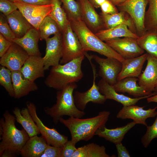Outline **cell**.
<instances>
[{
    "mask_svg": "<svg viewBox=\"0 0 157 157\" xmlns=\"http://www.w3.org/2000/svg\"><path fill=\"white\" fill-rule=\"evenodd\" d=\"M0 121V157H13L20 154L29 137L23 128L16 126L14 116L6 110Z\"/></svg>",
    "mask_w": 157,
    "mask_h": 157,
    "instance_id": "cell-1",
    "label": "cell"
},
{
    "mask_svg": "<svg viewBox=\"0 0 157 157\" xmlns=\"http://www.w3.org/2000/svg\"><path fill=\"white\" fill-rule=\"evenodd\" d=\"M110 114L109 111H104L91 118L82 119L71 117L64 119L62 117L59 122L69 129L71 140L76 143L81 140L87 141L92 138L98 129L105 126Z\"/></svg>",
    "mask_w": 157,
    "mask_h": 157,
    "instance_id": "cell-2",
    "label": "cell"
},
{
    "mask_svg": "<svg viewBox=\"0 0 157 157\" xmlns=\"http://www.w3.org/2000/svg\"><path fill=\"white\" fill-rule=\"evenodd\" d=\"M84 56L52 67L45 81L46 85L59 90L70 83L79 81L83 76L81 66Z\"/></svg>",
    "mask_w": 157,
    "mask_h": 157,
    "instance_id": "cell-3",
    "label": "cell"
},
{
    "mask_svg": "<svg viewBox=\"0 0 157 157\" xmlns=\"http://www.w3.org/2000/svg\"><path fill=\"white\" fill-rule=\"evenodd\" d=\"M77 87L76 83H73L58 90L56 103L51 107L44 108L45 113L52 118L54 124H57L64 115L81 118L85 114L83 111L77 108L75 103L73 93Z\"/></svg>",
    "mask_w": 157,
    "mask_h": 157,
    "instance_id": "cell-4",
    "label": "cell"
},
{
    "mask_svg": "<svg viewBox=\"0 0 157 157\" xmlns=\"http://www.w3.org/2000/svg\"><path fill=\"white\" fill-rule=\"evenodd\" d=\"M70 22L85 52H95L107 57L117 59L122 63L124 60L119 53L97 36L83 21Z\"/></svg>",
    "mask_w": 157,
    "mask_h": 157,
    "instance_id": "cell-5",
    "label": "cell"
},
{
    "mask_svg": "<svg viewBox=\"0 0 157 157\" xmlns=\"http://www.w3.org/2000/svg\"><path fill=\"white\" fill-rule=\"evenodd\" d=\"M61 33L63 56L60 64H65L73 59L85 56L87 53L83 50L70 22Z\"/></svg>",
    "mask_w": 157,
    "mask_h": 157,
    "instance_id": "cell-6",
    "label": "cell"
},
{
    "mask_svg": "<svg viewBox=\"0 0 157 157\" xmlns=\"http://www.w3.org/2000/svg\"><path fill=\"white\" fill-rule=\"evenodd\" d=\"M147 5L146 0H126L117 6L119 11L125 12L130 16L135 25L137 34L139 36L146 31L144 20Z\"/></svg>",
    "mask_w": 157,
    "mask_h": 157,
    "instance_id": "cell-7",
    "label": "cell"
},
{
    "mask_svg": "<svg viewBox=\"0 0 157 157\" xmlns=\"http://www.w3.org/2000/svg\"><path fill=\"white\" fill-rule=\"evenodd\" d=\"M26 106L41 136L45 139L47 144L56 147H62L68 140L67 137L60 134L55 129L50 128L45 126L38 116L36 107L33 103L27 101Z\"/></svg>",
    "mask_w": 157,
    "mask_h": 157,
    "instance_id": "cell-8",
    "label": "cell"
},
{
    "mask_svg": "<svg viewBox=\"0 0 157 157\" xmlns=\"http://www.w3.org/2000/svg\"><path fill=\"white\" fill-rule=\"evenodd\" d=\"M104 42L124 59L139 56L144 52L138 44L137 39L134 38H116Z\"/></svg>",
    "mask_w": 157,
    "mask_h": 157,
    "instance_id": "cell-9",
    "label": "cell"
},
{
    "mask_svg": "<svg viewBox=\"0 0 157 157\" xmlns=\"http://www.w3.org/2000/svg\"><path fill=\"white\" fill-rule=\"evenodd\" d=\"M99 65L98 75L109 84L113 85L117 81V78L121 72L122 63L117 59L107 57L104 58L95 55H90Z\"/></svg>",
    "mask_w": 157,
    "mask_h": 157,
    "instance_id": "cell-10",
    "label": "cell"
},
{
    "mask_svg": "<svg viewBox=\"0 0 157 157\" xmlns=\"http://www.w3.org/2000/svg\"><path fill=\"white\" fill-rule=\"evenodd\" d=\"M89 61L91 65L93 72V84L88 90L85 92H74L73 94L75 105L79 110L84 111L87 104L90 102L94 103L103 104L107 99L104 95L99 91L98 87L96 84V70L91 60Z\"/></svg>",
    "mask_w": 157,
    "mask_h": 157,
    "instance_id": "cell-11",
    "label": "cell"
},
{
    "mask_svg": "<svg viewBox=\"0 0 157 157\" xmlns=\"http://www.w3.org/2000/svg\"><path fill=\"white\" fill-rule=\"evenodd\" d=\"M14 2L26 19L34 28L38 30L44 18L50 13L51 4L35 5L26 3L18 1Z\"/></svg>",
    "mask_w": 157,
    "mask_h": 157,
    "instance_id": "cell-12",
    "label": "cell"
},
{
    "mask_svg": "<svg viewBox=\"0 0 157 157\" xmlns=\"http://www.w3.org/2000/svg\"><path fill=\"white\" fill-rule=\"evenodd\" d=\"M29 56L23 48L13 42L8 50L1 57L0 64L11 72L19 71Z\"/></svg>",
    "mask_w": 157,
    "mask_h": 157,
    "instance_id": "cell-13",
    "label": "cell"
},
{
    "mask_svg": "<svg viewBox=\"0 0 157 157\" xmlns=\"http://www.w3.org/2000/svg\"><path fill=\"white\" fill-rule=\"evenodd\" d=\"M46 42L45 53L42 59L45 70L49 69L60 64L63 56L62 33L54 35L45 40Z\"/></svg>",
    "mask_w": 157,
    "mask_h": 157,
    "instance_id": "cell-14",
    "label": "cell"
},
{
    "mask_svg": "<svg viewBox=\"0 0 157 157\" xmlns=\"http://www.w3.org/2000/svg\"><path fill=\"white\" fill-rule=\"evenodd\" d=\"M144 106L140 107L135 105L123 106L116 115L117 118L122 119H131L136 124L147 126L146 122L149 118L156 116L157 106L147 110L143 109Z\"/></svg>",
    "mask_w": 157,
    "mask_h": 157,
    "instance_id": "cell-15",
    "label": "cell"
},
{
    "mask_svg": "<svg viewBox=\"0 0 157 157\" xmlns=\"http://www.w3.org/2000/svg\"><path fill=\"white\" fill-rule=\"evenodd\" d=\"M80 6L81 20L94 33L104 29L103 22L100 15L89 0H77Z\"/></svg>",
    "mask_w": 157,
    "mask_h": 157,
    "instance_id": "cell-16",
    "label": "cell"
},
{
    "mask_svg": "<svg viewBox=\"0 0 157 157\" xmlns=\"http://www.w3.org/2000/svg\"><path fill=\"white\" fill-rule=\"evenodd\" d=\"M146 67L138 76V85L152 96L157 85V58L148 54Z\"/></svg>",
    "mask_w": 157,
    "mask_h": 157,
    "instance_id": "cell-17",
    "label": "cell"
},
{
    "mask_svg": "<svg viewBox=\"0 0 157 157\" xmlns=\"http://www.w3.org/2000/svg\"><path fill=\"white\" fill-rule=\"evenodd\" d=\"M98 86L100 92L107 99L115 100L122 104L123 106L135 105L140 100L151 96V95L132 98L116 92L113 85L101 78L99 82Z\"/></svg>",
    "mask_w": 157,
    "mask_h": 157,
    "instance_id": "cell-18",
    "label": "cell"
},
{
    "mask_svg": "<svg viewBox=\"0 0 157 157\" xmlns=\"http://www.w3.org/2000/svg\"><path fill=\"white\" fill-rule=\"evenodd\" d=\"M148 54L147 53H144L135 58L124 59L122 62V69L118 76L117 81L129 77H138L147 60Z\"/></svg>",
    "mask_w": 157,
    "mask_h": 157,
    "instance_id": "cell-19",
    "label": "cell"
},
{
    "mask_svg": "<svg viewBox=\"0 0 157 157\" xmlns=\"http://www.w3.org/2000/svg\"><path fill=\"white\" fill-rule=\"evenodd\" d=\"M44 65L42 58L29 56L20 70L24 76L33 81L44 76Z\"/></svg>",
    "mask_w": 157,
    "mask_h": 157,
    "instance_id": "cell-20",
    "label": "cell"
},
{
    "mask_svg": "<svg viewBox=\"0 0 157 157\" xmlns=\"http://www.w3.org/2000/svg\"><path fill=\"white\" fill-rule=\"evenodd\" d=\"M40 38L38 30L33 27L23 36L15 38L13 42L21 47L29 56H41L38 46Z\"/></svg>",
    "mask_w": 157,
    "mask_h": 157,
    "instance_id": "cell-21",
    "label": "cell"
},
{
    "mask_svg": "<svg viewBox=\"0 0 157 157\" xmlns=\"http://www.w3.org/2000/svg\"><path fill=\"white\" fill-rule=\"evenodd\" d=\"M11 76L15 98H20L38 89L34 81L25 78L20 71L11 72Z\"/></svg>",
    "mask_w": 157,
    "mask_h": 157,
    "instance_id": "cell-22",
    "label": "cell"
},
{
    "mask_svg": "<svg viewBox=\"0 0 157 157\" xmlns=\"http://www.w3.org/2000/svg\"><path fill=\"white\" fill-rule=\"evenodd\" d=\"M138 78L135 77H129L117 81L113 85L117 92L126 93L135 97L151 95L143 87L137 83Z\"/></svg>",
    "mask_w": 157,
    "mask_h": 157,
    "instance_id": "cell-23",
    "label": "cell"
},
{
    "mask_svg": "<svg viewBox=\"0 0 157 157\" xmlns=\"http://www.w3.org/2000/svg\"><path fill=\"white\" fill-rule=\"evenodd\" d=\"M102 19L104 29H108L118 25L124 24L133 32L137 34L136 29L134 23L130 16L123 11L114 14H105L100 13Z\"/></svg>",
    "mask_w": 157,
    "mask_h": 157,
    "instance_id": "cell-24",
    "label": "cell"
},
{
    "mask_svg": "<svg viewBox=\"0 0 157 157\" xmlns=\"http://www.w3.org/2000/svg\"><path fill=\"white\" fill-rule=\"evenodd\" d=\"M136 124L133 121L124 126L114 129H108L104 126L98 129L95 135L103 138L115 144L122 142L126 134Z\"/></svg>",
    "mask_w": 157,
    "mask_h": 157,
    "instance_id": "cell-25",
    "label": "cell"
},
{
    "mask_svg": "<svg viewBox=\"0 0 157 157\" xmlns=\"http://www.w3.org/2000/svg\"><path fill=\"white\" fill-rule=\"evenodd\" d=\"M6 17L16 38L22 37L33 27L18 9Z\"/></svg>",
    "mask_w": 157,
    "mask_h": 157,
    "instance_id": "cell-26",
    "label": "cell"
},
{
    "mask_svg": "<svg viewBox=\"0 0 157 157\" xmlns=\"http://www.w3.org/2000/svg\"><path fill=\"white\" fill-rule=\"evenodd\" d=\"M13 112L16 121L21 125L29 137L40 134L38 127L27 107L21 110L18 107H15Z\"/></svg>",
    "mask_w": 157,
    "mask_h": 157,
    "instance_id": "cell-27",
    "label": "cell"
},
{
    "mask_svg": "<svg viewBox=\"0 0 157 157\" xmlns=\"http://www.w3.org/2000/svg\"><path fill=\"white\" fill-rule=\"evenodd\" d=\"M47 144L42 136L35 135L29 137L22 148L20 154L23 157H40Z\"/></svg>",
    "mask_w": 157,
    "mask_h": 157,
    "instance_id": "cell-28",
    "label": "cell"
},
{
    "mask_svg": "<svg viewBox=\"0 0 157 157\" xmlns=\"http://www.w3.org/2000/svg\"><path fill=\"white\" fill-rule=\"evenodd\" d=\"M95 34L103 41L116 38L129 37L137 39L139 37L124 24H120L109 29H103Z\"/></svg>",
    "mask_w": 157,
    "mask_h": 157,
    "instance_id": "cell-29",
    "label": "cell"
},
{
    "mask_svg": "<svg viewBox=\"0 0 157 157\" xmlns=\"http://www.w3.org/2000/svg\"><path fill=\"white\" fill-rule=\"evenodd\" d=\"M137 41L139 46L147 53L157 58V30L146 31Z\"/></svg>",
    "mask_w": 157,
    "mask_h": 157,
    "instance_id": "cell-30",
    "label": "cell"
},
{
    "mask_svg": "<svg viewBox=\"0 0 157 157\" xmlns=\"http://www.w3.org/2000/svg\"><path fill=\"white\" fill-rule=\"evenodd\" d=\"M104 146L94 143L87 144L77 148L72 157H110Z\"/></svg>",
    "mask_w": 157,
    "mask_h": 157,
    "instance_id": "cell-31",
    "label": "cell"
},
{
    "mask_svg": "<svg viewBox=\"0 0 157 157\" xmlns=\"http://www.w3.org/2000/svg\"><path fill=\"white\" fill-rule=\"evenodd\" d=\"M59 0H51V12L49 15L57 23L62 33L70 23Z\"/></svg>",
    "mask_w": 157,
    "mask_h": 157,
    "instance_id": "cell-32",
    "label": "cell"
},
{
    "mask_svg": "<svg viewBox=\"0 0 157 157\" xmlns=\"http://www.w3.org/2000/svg\"><path fill=\"white\" fill-rule=\"evenodd\" d=\"M40 40H45L52 35L61 33L56 22L49 15L46 16L41 23L38 29Z\"/></svg>",
    "mask_w": 157,
    "mask_h": 157,
    "instance_id": "cell-33",
    "label": "cell"
},
{
    "mask_svg": "<svg viewBox=\"0 0 157 157\" xmlns=\"http://www.w3.org/2000/svg\"><path fill=\"white\" fill-rule=\"evenodd\" d=\"M63 3L62 7L65 12L69 21L82 20L80 5L74 0H59Z\"/></svg>",
    "mask_w": 157,
    "mask_h": 157,
    "instance_id": "cell-34",
    "label": "cell"
},
{
    "mask_svg": "<svg viewBox=\"0 0 157 157\" xmlns=\"http://www.w3.org/2000/svg\"><path fill=\"white\" fill-rule=\"evenodd\" d=\"M0 84L4 88L11 97H14V93L13 86L11 71L6 67L1 66Z\"/></svg>",
    "mask_w": 157,
    "mask_h": 157,
    "instance_id": "cell-35",
    "label": "cell"
},
{
    "mask_svg": "<svg viewBox=\"0 0 157 157\" xmlns=\"http://www.w3.org/2000/svg\"><path fill=\"white\" fill-rule=\"evenodd\" d=\"M156 116V119L153 124L147 126L146 132L141 138V142L145 148H147L154 139H157V111Z\"/></svg>",
    "mask_w": 157,
    "mask_h": 157,
    "instance_id": "cell-36",
    "label": "cell"
},
{
    "mask_svg": "<svg viewBox=\"0 0 157 157\" xmlns=\"http://www.w3.org/2000/svg\"><path fill=\"white\" fill-rule=\"evenodd\" d=\"M0 33L12 42L16 38L7 22L6 16L1 13L0 14Z\"/></svg>",
    "mask_w": 157,
    "mask_h": 157,
    "instance_id": "cell-37",
    "label": "cell"
},
{
    "mask_svg": "<svg viewBox=\"0 0 157 157\" xmlns=\"http://www.w3.org/2000/svg\"><path fill=\"white\" fill-rule=\"evenodd\" d=\"M18 10L14 2L9 0H0V11L6 16Z\"/></svg>",
    "mask_w": 157,
    "mask_h": 157,
    "instance_id": "cell-38",
    "label": "cell"
},
{
    "mask_svg": "<svg viewBox=\"0 0 157 157\" xmlns=\"http://www.w3.org/2000/svg\"><path fill=\"white\" fill-rule=\"evenodd\" d=\"M76 144L71 140L67 141L62 147L61 157H72L77 149Z\"/></svg>",
    "mask_w": 157,
    "mask_h": 157,
    "instance_id": "cell-39",
    "label": "cell"
},
{
    "mask_svg": "<svg viewBox=\"0 0 157 157\" xmlns=\"http://www.w3.org/2000/svg\"><path fill=\"white\" fill-rule=\"evenodd\" d=\"M62 149L48 144L40 157H61Z\"/></svg>",
    "mask_w": 157,
    "mask_h": 157,
    "instance_id": "cell-40",
    "label": "cell"
},
{
    "mask_svg": "<svg viewBox=\"0 0 157 157\" xmlns=\"http://www.w3.org/2000/svg\"><path fill=\"white\" fill-rule=\"evenodd\" d=\"M101 13L105 14H112L119 12L118 9L110 0H106L101 5Z\"/></svg>",
    "mask_w": 157,
    "mask_h": 157,
    "instance_id": "cell-41",
    "label": "cell"
},
{
    "mask_svg": "<svg viewBox=\"0 0 157 157\" xmlns=\"http://www.w3.org/2000/svg\"><path fill=\"white\" fill-rule=\"evenodd\" d=\"M13 42L4 37L0 33V57H1L9 49Z\"/></svg>",
    "mask_w": 157,
    "mask_h": 157,
    "instance_id": "cell-42",
    "label": "cell"
},
{
    "mask_svg": "<svg viewBox=\"0 0 157 157\" xmlns=\"http://www.w3.org/2000/svg\"><path fill=\"white\" fill-rule=\"evenodd\" d=\"M118 157H130V154L126 147L122 142L115 144Z\"/></svg>",
    "mask_w": 157,
    "mask_h": 157,
    "instance_id": "cell-43",
    "label": "cell"
},
{
    "mask_svg": "<svg viewBox=\"0 0 157 157\" xmlns=\"http://www.w3.org/2000/svg\"><path fill=\"white\" fill-rule=\"evenodd\" d=\"M26 3L35 5H45L51 4V0H16Z\"/></svg>",
    "mask_w": 157,
    "mask_h": 157,
    "instance_id": "cell-44",
    "label": "cell"
},
{
    "mask_svg": "<svg viewBox=\"0 0 157 157\" xmlns=\"http://www.w3.org/2000/svg\"><path fill=\"white\" fill-rule=\"evenodd\" d=\"M92 5L95 8H100L101 5L106 0H89Z\"/></svg>",
    "mask_w": 157,
    "mask_h": 157,
    "instance_id": "cell-45",
    "label": "cell"
},
{
    "mask_svg": "<svg viewBox=\"0 0 157 157\" xmlns=\"http://www.w3.org/2000/svg\"><path fill=\"white\" fill-rule=\"evenodd\" d=\"M148 103L155 102L157 103V94L147 98Z\"/></svg>",
    "mask_w": 157,
    "mask_h": 157,
    "instance_id": "cell-46",
    "label": "cell"
},
{
    "mask_svg": "<svg viewBox=\"0 0 157 157\" xmlns=\"http://www.w3.org/2000/svg\"><path fill=\"white\" fill-rule=\"evenodd\" d=\"M116 6H117L123 3L126 0H110Z\"/></svg>",
    "mask_w": 157,
    "mask_h": 157,
    "instance_id": "cell-47",
    "label": "cell"
},
{
    "mask_svg": "<svg viewBox=\"0 0 157 157\" xmlns=\"http://www.w3.org/2000/svg\"><path fill=\"white\" fill-rule=\"evenodd\" d=\"M152 94L153 95V96L156 95L157 94V85L156 86V87L155 88L154 91V92L152 93Z\"/></svg>",
    "mask_w": 157,
    "mask_h": 157,
    "instance_id": "cell-48",
    "label": "cell"
},
{
    "mask_svg": "<svg viewBox=\"0 0 157 157\" xmlns=\"http://www.w3.org/2000/svg\"><path fill=\"white\" fill-rule=\"evenodd\" d=\"M10 0V1H13V2H14L16 0Z\"/></svg>",
    "mask_w": 157,
    "mask_h": 157,
    "instance_id": "cell-49",
    "label": "cell"
}]
</instances>
